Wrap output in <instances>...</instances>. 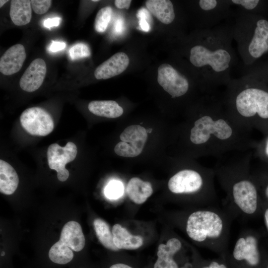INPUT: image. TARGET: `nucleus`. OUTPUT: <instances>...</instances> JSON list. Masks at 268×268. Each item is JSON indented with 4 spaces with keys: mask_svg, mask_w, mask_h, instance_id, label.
I'll return each instance as SVG.
<instances>
[{
    "mask_svg": "<svg viewBox=\"0 0 268 268\" xmlns=\"http://www.w3.org/2000/svg\"><path fill=\"white\" fill-rule=\"evenodd\" d=\"M214 94H204L197 105L188 137L193 154L218 159L232 151H247L255 145L249 131L231 117Z\"/></svg>",
    "mask_w": 268,
    "mask_h": 268,
    "instance_id": "1",
    "label": "nucleus"
},
{
    "mask_svg": "<svg viewBox=\"0 0 268 268\" xmlns=\"http://www.w3.org/2000/svg\"><path fill=\"white\" fill-rule=\"evenodd\" d=\"M233 40L232 26L221 24L211 29H200L189 48V63L196 70L204 94L214 93L232 79L231 72L237 63Z\"/></svg>",
    "mask_w": 268,
    "mask_h": 268,
    "instance_id": "2",
    "label": "nucleus"
},
{
    "mask_svg": "<svg viewBox=\"0 0 268 268\" xmlns=\"http://www.w3.org/2000/svg\"><path fill=\"white\" fill-rule=\"evenodd\" d=\"M251 158L248 151L226 160L221 157L213 168L226 194L223 207L234 219L246 220L259 210V192L250 172Z\"/></svg>",
    "mask_w": 268,
    "mask_h": 268,
    "instance_id": "3",
    "label": "nucleus"
},
{
    "mask_svg": "<svg viewBox=\"0 0 268 268\" xmlns=\"http://www.w3.org/2000/svg\"><path fill=\"white\" fill-rule=\"evenodd\" d=\"M222 99L231 117L248 131L268 121V85L254 76L232 78Z\"/></svg>",
    "mask_w": 268,
    "mask_h": 268,
    "instance_id": "4",
    "label": "nucleus"
},
{
    "mask_svg": "<svg viewBox=\"0 0 268 268\" xmlns=\"http://www.w3.org/2000/svg\"><path fill=\"white\" fill-rule=\"evenodd\" d=\"M234 219L224 207H200L188 213L185 230L188 237L199 246L218 256L226 257L229 251L230 227Z\"/></svg>",
    "mask_w": 268,
    "mask_h": 268,
    "instance_id": "5",
    "label": "nucleus"
},
{
    "mask_svg": "<svg viewBox=\"0 0 268 268\" xmlns=\"http://www.w3.org/2000/svg\"><path fill=\"white\" fill-rule=\"evenodd\" d=\"M232 36L245 67H250L268 52V17L236 10Z\"/></svg>",
    "mask_w": 268,
    "mask_h": 268,
    "instance_id": "6",
    "label": "nucleus"
},
{
    "mask_svg": "<svg viewBox=\"0 0 268 268\" xmlns=\"http://www.w3.org/2000/svg\"><path fill=\"white\" fill-rule=\"evenodd\" d=\"M215 178L213 168L195 165L176 172L169 179L168 188L174 195L192 198L200 207L217 205Z\"/></svg>",
    "mask_w": 268,
    "mask_h": 268,
    "instance_id": "7",
    "label": "nucleus"
},
{
    "mask_svg": "<svg viewBox=\"0 0 268 268\" xmlns=\"http://www.w3.org/2000/svg\"><path fill=\"white\" fill-rule=\"evenodd\" d=\"M227 258L235 268H265L267 263L260 249L258 236L248 229L241 231Z\"/></svg>",
    "mask_w": 268,
    "mask_h": 268,
    "instance_id": "8",
    "label": "nucleus"
},
{
    "mask_svg": "<svg viewBox=\"0 0 268 268\" xmlns=\"http://www.w3.org/2000/svg\"><path fill=\"white\" fill-rule=\"evenodd\" d=\"M197 6L200 12L201 29L217 26L234 14L230 0H200L197 2Z\"/></svg>",
    "mask_w": 268,
    "mask_h": 268,
    "instance_id": "9",
    "label": "nucleus"
},
{
    "mask_svg": "<svg viewBox=\"0 0 268 268\" xmlns=\"http://www.w3.org/2000/svg\"><path fill=\"white\" fill-rule=\"evenodd\" d=\"M157 81L173 98L187 95L190 89L188 78L172 65L163 64L157 69Z\"/></svg>",
    "mask_w": 268,
    "mask_h": 268,
    "instance_id": "10",
    "label": "nucleus"
},
{
    "mask_svg": "<svg viewBox=\"0 0 268 268\" xmlns=\"http://www.w3.org/2000/svg\"><path fill=\"white\" fill-rule=\"evenodd\" d=\"M120 138L121 141L115 146V152L122 157H134L141 153L147 138V133L139 125H131L124 130Z\"/></svg>",
    "mask_w": 268,
    "mask_h": 268,
    "instance_id": "11",
    "label": "nucleus"
},
{
    "mask_svg": "<svg viewBox=\"0 0 268 268\" xmlns=\"http://www.w3.org/2000/svg\"><path fill=\"white\" fill-rule=\"evenodd\" d=\"M20 121L23 128L32 135H47L54 128V121L50 114L38 107L25 110L20 115Z\"/></svg>",
    "mask_w": 268,
    "mask_h": 268,
    "instance_id": "12",
    "label": "nucleus"
},
{
    "mask_svg": "<svg viewBox=\"0 0 268 268\" xmlns=\"http://www.w3.org/2000/svg\"><path fill=\"white\" fill-rule=\"evenodd\" d=\"M77 153L76 146L71 141L68 142L64 147L56 143L48 147L47 152L48 165L50 169L57 171L59 181L64 182L68 179L69 173L65 166L75 158Z\"/></svg>",
    "mask_w": 268,
    "mask_h": 268,
    "instance_id": "13",
    "label": "nucleus"
},
{
    "mask_svg": "<svg viewBox=\"0 0 268 268\" xmlns=\"http://www.w3.org/2000/svg\"><path fill=\"white\" fill-rule=\"evenodd\" d=\"M46 71V65L43 59L37 58L33 60L20 79L21 88L28 92L37 90L43 83Z\"/></svg>",
    "mask_w": 268,
    "mask_h": 268,
    "instance_id": "14",
    "label": "nucleus"
},
{
    "mask_svg": "<svg viewBox=\"0 0 268 268\" xmlns=\"http://www.w3.org/2000/svg\"><path fill=\"white\" fill-rule=\"evenodd\" d=\"M182 241L177 237L170 238L158 247V258L153 268H180L175 257L183 250Z\"/></svg>",
    "mask_w": 268,
    "mask_h": 268,
    "instance_id": "15",
    "label": "nucleus"
},
{
    "mask_svg": "<svg viewBox=\"0 0 268 268\" xmlns=\"http://www.w3.org/2000/svg\"><path fill=\"white\" fill-rule=\"evenodd\" d=\"M129 62V58L126 53H116L96 68L94 76L98 79H106L115 76L126 70Z\"/></svg>",
    "mask_w": 268,
    "mask_h": 268,
    "instance_id": "16",
    "label": "nucleus"
},
{
    "mask_svg": "<svg viewBox=\"0 0 268 268\" xmlns=\"http://www.w3.org/2000/svg\"><path fill=\"white\" fill-rule=\"evenodd\" d=\"M24 47L20 44L8 49L0 59V71L6 75L17 72L26 59Z\"/></svg>",
    "mask_w": 268,
    "mask_h": 268,
    "instance_id": "17",
    "label": "nucleus"
},
{
    "mask_svg": "<svg viewBox=\"0 0 268 268\" xmlns=\"http://www.w3.org/2000/svg\"><path fill=\"white\" fill-rule=\"evenodd\" d=\"M59 240L75 252L82 250L85 243L81 227L75 221H68L64 226Z\"/></svg>",
    "mask_w": 268,
    "mask_h": 268,
    "instance_id": "18",
    "label": "nucleus"
},
{
    "mask_svg": "<svg viewBox=\"0 0 268 268\" xmlns=\"http://www.w3.org/2000/svg\"><path fill=\"white\" fill-rule=\"evenodd\" d=\"M147 10L162 23L170 24L174 22L176 13L174 5L169 0H148L145 1Z\"/></svg>",
    "mask_w": 268,
    "mask_h": 268,
    "instance_id": "19",
    "label": "nucleus"
},
{
    "mask_svg": "<svg viewBox=\"0 0 268 268\" xmlns=\"http://www.w3.org/2000/svg\"><path fill=\"white\" fill-rule=\"evenodd\" d=\"M115 245L119 250H135L143 243V238L139 235H134L119 224H115L112 230Z\"/></svg>",
    "mask_w": 268,
    "mask_h": 268,
    "instance_id": "20",
    "label": "nucleus"
},
{
    "mask_svg": "<svg viewBox=\"0 0 268 268\" xmlns=\"http://www.w3.org/2000/svg\"><path fill=\"white\" fill-rule=\"evenodd\" d=\"M126 192L130 199L136 204L144 202L153 193L151 184L136 177L132 178L129 181Z\"/></svg>",
    "mask_w": 268,
    "mask_h": 268,
    "instance_id": "21",
    "label": "nucleus"
},
{
    "mask_svg": "<svg viewBox=\"0 0 268 268\" xmlns=\"http://www.w3.org/2000/svg\"><path fill=\"white\" fill-rule=\"evenodd\" d=\"M19 183V179L14 169L7 162L0 160V191L10 195L14 193Z\"/></svg>",
    "mask_w": 268,
    "mask_h": 268,
    "instance_id": "22",
    "label": "nucleus"
},
{
    "mask_svg": "<svg viewBox=\"0 0 268 268\" xmlns=\"http://www.w3.org/2000/svg\"><path fill=\"white\" fill-rule=\"evenodd\" d=\"M9 15L13 23L17 26L29 23L32 17L31 0H11Z\"/></svg>",
    "mask_w": 268,
    "mask_h": 268,
    "instance_id": "23",
    "label": "nucleus"
},
{
    "mask_svg": "<svg viewBox=\"0 0 268 268\" xmlns=\"http://www.w3.org/2000/svg\"><path fill=\"white\" fill-rule=\"evenodd\" d=\"M88 108L93 114L109 118H118L123 113V108L113 100L92 101Z\"/></svg>",
    "mask_w": 268,
    "mask_h": 268,
    "instance_id": "24",
    "label": "nucleus"
},
{
    "mask_svg": "<svg viewBox=\"0 0 268 268\" xmlns=\"http://www.w3.org/2000/svg\"><path fill=\"white\" fill-rule=\"evenodd\" d=\"M93 226L99 241L105 248L113 251L119 250L114 243L112 232L105 221L99 218H96L93 221Z\"/></svg>",
    "mask_w": 268,
    "mask_h": 268,
    "instance_id": "25",
    "label": "nucleus"
},
{
    "mask_svg": "<svg viewBox=\"0 0 268 268\" xmlns=\"http://www.w3.org/2000/svg\"><path fill=\"white\" fill-rule=\"evenodd\" d=\"M74 256L72 250L60 240L55 243L49 251V257L53 262L65 265L70 262Z\"/></svg>",
    "mask_w": 268,
    "mask_h": 268,
    "instance_id": "26",
    "label": "nucleus"
},
{
    "mask_svg": "<svg viewBox=\"0 0 268 268\" xmlns=\"http://www.w3.org/2000/svg\"><path fill=\"white\" fill-rule=\"evenodd\" d=\"M232 6L236 10L254 14L265 15L266 2L259 0H230Z\"/></svg>",
    "mask_w": 268,
    "mask_h": 268,
    "instance_id": "27",
    "label": "nucleus"
},
{
    "mask_svg": "<svg viewBox=\"0 0 268 268\" xmlns=\"http://www.w3.org/2000/svg\"><path fill=\"white\" fill-rule=\"evenodd\" d=\"M112 9L110 6H105L97 12L94 22V28L99 33L104 32L107 29L111 20Z\"/></svg>",
    "mask_w": 268,
    "mask_h": 268,
    "instance_id": "28",
    "label": "nucleus"
},
{
    "mask_svg": "<svg viewBox=\"0 0 268 268\" xmlns=\"http://www.w3.org/2000/svg\"><path fill=\"white\" fill-rule=\"evenodd\" d=\"M195 268H235L226 257L219 256L212 259H203Z\"/></svg>",
    "mask_w": 268,
    "mask_h": 268,
    "instance_id": "29",
    "label": "nucleus"
},
{
    "mask_svg": "<svg viewBox=\"0 0 268 268\" xmlns=\"http://www.w3.org/2000/svg\"><path fill=\"white\" fill-rule=\"evenodd\" d=\"M244 74H249L254 76L268 85V62L244 67Z\"/></svg>",
    "mask_w": 268,
    "mask_h": 268,
    "instance_id": "30",
    "label": "nucleus"
},
{
    "mask_svg": "<svg viewBox=\"0 0 268 268\" xmlns=\"http://www.w3.org/2000/svg\"><path fill=\"white\" fill-rule=\"evenodd\" d=\"M124 187L123 183L114 180L109 182L105 188L104 194L106 198L110 200H117L124 194Z\"/></svg>",
    "mask_w": 268,
    "mask_h": 268,
    "instance_id": "31",
    "label": "nucleus"
},
{
    "mask_svg": "<svg viewBox=\"0 0 268 268\" xmlns=\"http://www.w3.org/2000/svg\"><path fill=\"white\" fill-rule=\"evenodd\" d=\"M91 52L89 47L84 43H79L72 46L69 50V55L72 60L88 57Z\"/></svg>",
    "mask_w": 268,
    "mask_h": 268,
    "instance_id": "32",
    "label": "nucleus"
},
{
    "mask_svg": "<svg viewBox=\"0 0 268 268\" xmlns=\"http://www.w3.org/2000/svg\"><path fill=\"white\" fill-rule=\"evenodd\" d=\"M52 3L50 0H31V7L34 11L38 14L46 13L50 8Z\"/></svg>",
    "mask_w": 268,
    "mask_h": 268,
    "instance_id": "33",
    "label": "nucleus"
},
{
    "mask_svg": "<svg viewBox=\"0 0 268 268\" xmlns=\"http://www.w3.org/2000/svg\"><path fill=\"white\" fill-rule=\"evenodd\" d=\"M66 46V44L64 42L52 41L49 46V50L51 52L55 53L63 50Z\"/></svg>",
    "mask_w": 268,
    "mask_h": 268,
    "instance_id": "34",
    "label": "nucleus"
},
{
    "mask_svg": "<svg viewBox=\"0 0 268 268\" xmlns=\"http://www.w3.org/2000/svg\"><path fill=\"white\" fill-rule=\"evenodd\" d=\"M61 21V18L58 17L48 18L44 20L43 25L46 28L50 29L53 27L59 26Z\"/></svg>",
    "mask_w": 268,
    "mask_h": 268,
    "instance_id": "35",
    "label": "nucleus"
},
{
    "mask_svg": "<svg viewBox=\"0 0 268 268\" xmlns=\"http://www.w3.org/2000/svg\"><path fill=\"white\" fill-rule=\"evenodd\" d=\"M114 32L116 34H121L124 30V22L121 17L117 18L114 24Z\"/></svg>",
    "mask_w": 268,
    "mask_h": 268,
    "instance_id": "36",
    "label": "nucleus"
},
{
    "mask_svg": "<svg viewBox=\"0 0 268 268\" xmlns=\"http://www.w3.org/2000/svg\"><path fill=\"white\" fill-rule=\"evenodd\" d=\"M136 16L139 19H145L147 21H149L151 19L150 12L144 8H142L137 11Z\"/></svg>",
    "mask_w": 268,
    "mask_h": 268,
    "instance_id": "37",
    "label": "nucleus"
},
{
    "mask_svg": "<svg viewBox=\"0 0 268 268\" xmlns=\"http://www.w3.org/2000/svg\"><path fill=\"white\" fill-rule=\"evenodd\" d=\"M131 2V0H116L114 1V3L119 8L129 9Z\"/></svg>",
    "mask_w": 268,
    "mask_h": 268,
    "instance_id": "38",
    "label": "nucleus"
},
{
    "mask_svg": "<svg viewBox=\"0 0 268 268\" xmlns=\"http://www.w3.org/2000/svg\"><path fill=\"white\" fill-rule=\"evenodd\" d=\"M261 154H263L265 158L268 159V137L265 140L260 148Z\"/></svg>",
    "mask_w": 268,
    "mask_h": 268,
    "instance_id": "39",
    "label": "nucleus"
},
{
    "mask_svg": "<svg viewBox=\"0 0 268 268\" xmlns=\"http://www.w3.org/2000/svg\"><path fill=\"white\" fill-rule=\"evenodd\" d=\"M139 24L140 29L145 32H148L150 30V27L148 22L145 19H139Z\"/></svg>",
    "mask_w": 268,
    "mask_h": 268,
    "instance_id": "40",
    "label": "nucleus"
},
{
    "mask_svg": "<svg viewBox=\"0 0 268 268\" xmlns=\"http://www.w3.org/2000/svg\"><path fill=\"white\" fill-rule=\"evenodd\" d=\"M264 217L266 226L268 230V205H265V207L264 208Z\"/></svg>",
    "mask_w": 268,
    "mask_h": 268,
    "instance_id": "41",
    "label": "nucleus"
},
{
    "mask_svg": "<svg viewBox=\"0 0 268 268\" xmlns=\"http://www.w3.org/2000/svg\"><path fill=\"white\" fill-rule=\"evenodd\" d=\"M109 268H132L131 267L124 264H116L111 266Z\"/></svg>",
    "mask_w": 268,
    "mask_h": 268,
    "instance_id": "42",
    "label": "nucleus"
},
{
    "mask_svg": "<svg viewBox=\"0 0 268 268\" xmlns=\"http://www.w3.org/2000/svg\"><path fill=\"white\" fill-rule=\"evenodd\" d=\"M263 193L266 200L268 201V180L266 181L264 184Z\"/></svg>",
    "mask_w": 268,
    "mask_h": 268,
    "instance_id": "43",
    "label": "nucleus"
},
{
    "mask_svg": "<svg viewBox=\"0 0 268 268\" xmlns=\"http://www.w3.org/2000/svg\"><path fill=\"white\" fill-rule=\"evenodd\" d=\"M8 0H0V7H1Z\"/></svg>",
    "mask_w": 268,
    "mask_h": 268,
    "instance_id": "44",
    "label": "nucleus"
},
{
    "mask_svg": "<svg viewBox=\"0 0 268 268\" xmlns=\"http://www.w3.org/2000/svg\"><path fill=\"white\" fill-rule=\"evenodd\" d=\"M265 268H268V262H267Z\"/></svg>",
    "mask_w": 268,
    "mask_h": 268,
    "instance_id": "45",
    "label": "nucleus"
},
{
    "mask_svg": "<svg viewBox=\"0 0 268 268\" xmlns=\"http://www.w3.org/2000/svg\"><path fill=\"white\" fill-rule=\"evenodd\" d=\"M5 255V253L4 252H2L1 254V256H3Z\"/></svg>",
    "mask_w": 268,
    "mask_h": 268,
    "instance_id": "46",
    "label": "nucleus"
},
{
    "mask_svg": "<svg viewBox=\"0 0 268 268\" xmlns=\"http://www.w3.org/2000/svg\"><path fill=\"white\" fill-rule=\"evenodd\" d=\"M92 1H93V2H98V1H99L98 0H93Z\"/></svg>",
    "mask_w": 268,
    "mask_h": 268,
    "instance_id": "47",
    "label": "nucleus"
}]
</instances>
